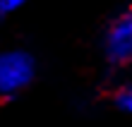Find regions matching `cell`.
I'll list each match as a JSON object with an SVG mask.
<instances>
[{
	"instance_id": "cell-1",
	"label": "cell",
	"mask_w": 132,
	"mask_h": 127,
	"mask_svg": "<svg viewBox=\"0 0 132 127\" xmlns=\"http://www.w3.org/2000/svg\"><path fill=\"white\" fill-rule=\"evenodd\" d=\"M36 77V60L27 50L0 53V96L12 98L22 94Z\"/></svg>"
},
{
	"instance_id": "cell-2",
	"label": "cell",
	"mask_w": 132,
	"mask_h": 127,
	"mask_svg": "<svg viewBox=\"0 0 132 127\" xmlns=\"http://www.w3.org/2000/svg\"><path fill=\"white\" fill-rule=\"evenodd\" d=\"M103 53L111 65H130L132 62V5L122 10L106 29Z\"/></svg>"
},
{
	"instance_id": "cell-3",
	"label": "cell",
	"mask_w": 132,
	"mask_h": 127,
	"mask_svg": "<svg viewBox=\"0 0 132 127\" xmlns=\"http://www.w3.org/2000/svg\"><path fill=\"white\" fill-rule=\"evenodd\" d=\"M113 103H115V108H118L120 113L132 115V84L120 86V89L115 91V96H113Z\"/></svg>"
},
{
	"instance_id": "cell-4",
	"label": "cell",
	"mask_w": 132,
	"mask_h": 127,
	"mask_svg": "<svg viewBox=\"0 0 132 127\" xmlns=\"http://www.w3.org/2000/svg\"><path fill=\"white\" fill-rule=\"evenodd\" d=\"M29 0H0V17H7V14L17 12L19 7H24Z\"/></svg>"
}]
</instances>
